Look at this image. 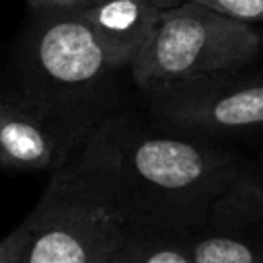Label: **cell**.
Wrapping results in <instances>:
<instances>
[{"label":"cell","mask_w":263,"mask_h":263,"mask_svg":"<svg viewBox=\"0 0 263 263\" xmlns=\"http://www.w3.org/2000/svg\"><path fill=\"white\" fill-rule=\"evenodd\" d=\"M129 191L113 132L92 138L84 156L53 177L37 208L16 226L12 263H107L140 234Z\"/></svg>","instance_id":"cell-1"},{"label":"cell","mask_w":263,"mask_h":263,"mask_svg":"<svg viewBox=\"0 0 263 263\" xmlns=\"http://www.w3.org/2000/svg\"><path fill=\"white\" fill-rule=\"evenodd\" d=\"M259 49L261 35L253 25L185 0L160 12L129 72L140 90L154 95L205 76L242 70Z\"/></svg>","instance_id":"cell-2"},{"label":"cell","mask_w":263,"mask_h":263,"mask_svg":"<svg viewBox=\"0 0 263 263\" xmlns=\"http://www.w3.org/2000/svg\"><path fill=\"white\" fill-rule=\"evenodd\" d=\"M23 62L39 88L60 97H80L115 72L80 10L33 12Z\"/></svg>","instance_id":"cell-3"},{"label":"cell","mask_w":263,"mask_h":263,"mask_svg":"<svg viewBox=\"0 0 263 263\" xmlns=\"http://www.w3.org/2000/svg\"><path fill=\"white\" fill-rule=\"evenodd\" d=\"M117 146L127 179L160 197L181 201L222 195L238 181L230 156L214 146L168 136L117 140Z\"/></svg>","instance_id":"cell-4"},{"label":"cell","mask_w":263,"mask_h":263,"mask_svg":"<svg viewBox=\"0 0 263 263\" xmlns=\"http://www.w3.org/2000/svg\"><path fill=\"white\" fill-rule=\"evenodd\" d=\"M148 97L152 113L181 129L232 134L263 125V74L232 70Z\"/></svg>","instance_id":"cell-5"},{"label":"cell","mask_w":263,"mask_h":263,"mask_svg":"<svg viewBox=\"0 0 263 263\" xmlns=\"http://www.w3.org/2000/svg\"><path fill=\"white\" fill-rule=\"evenodd\" d=\"M220 222L185 242L193 263H263V193L249 181L232 183L218 199Z\"/></svg>","instance_id":"cell-6"},{"label":"cell","mask_w":263,"mask_h":263,"mask_svg":"<svg viewBox=\"0 0 263 263\" xmlns=\"http://www.w3.org/2000/svg\"><path fill=\"white\" fill-rule=\"evenodd\" d=\"M68 148L43 105L0 92V166L8 171L55 168Z\"/></svg>","instance_id":"cell-7"},{"label":"cell","mask_w":263,"mask_h":263,"mask_svg":"<svg viewBox=\"0 0 263 263\" xmlns=\"http://www.w3.org/2000/svg\"><path fill=\"white\" fill-rule=\"evenodd\" d=\"M162 10L150 0H92L80 8L115 72L132 66Z\"/></svg>","instance_id":"cell-8"},{"label":"cell","mask_w":263,"mask_h":263,"mask_svg":"<svg viewBox=\"0 0 263 263\" xmlns=\"http://www.w3.org/2000/svg\"><path fill=\"white\" fill-rule=\"evenodd\" d=\"M107 263H193V259L185 245L138 234L119 247Z\"/></svg>","instance_id":"cell-9"},{"label":"cell","mask_w":263,"mask_h":263,"mask_svg":"<svg viewBox=\"0 0 263 263\" xmlns=\"http://www.w3.org/2000/svg\"><path fill=\"white\" fill-rule=\"evenodd\" d=\"M220 12L232 21L253 25L263 21V0H191Z\"/></svg>","instance_id":"cell-10"},{"label":"cell","mask_w":263,"mask_h":263,"mask_svg":"<svg viewBox=\"0 0 263 263\" xmlns=\"http://www.w3.org/2000/svg\"><path fill=\"white\" fill-rule=\"evenodd\" d=\"M31 12H60V10H80L88 0H25Z\"/></svg>","instance_id":"cell-11"},{"label":"cell","mask_w":263,"mask_h":263,"mask_svg":"<svg viewBox=\"0 0 263 263\" xmlns=\"http://www.w3.org/2000/svg\"><path fill=\"white\" fill-rule=\"evenodd\" d=\"M16 247H18V228H14L8 236L0 238V263H12Z\"/></svg>","instance_id":"cell-12"},{"label":"cell","mask_w":263,"mask_h":263,"mask_svg":"<svg viewBox=\"0 0 263 263\" xmlns=\"http://www.w3.org/2000/svg\"><path fill=\"white\" fill-rule=\"evenodd\" d=\"M92 0H88V4H90ZM152 4H156V6H160V8H173V6H177V4H181V2H185V0H150Z\"/></svg>","instance_id":"cell-13"}]
</instances>
